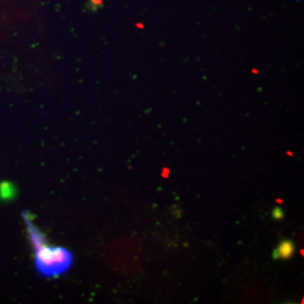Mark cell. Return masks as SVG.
Here are the masks:
<instances>
[{"label":"cell","instance_id":"6da1fadb","mask_svg":"<svg viewBox=\"0 0 304 304\" xmlns=\"http://www.w3.org/2000/svg\"><path fill=\"white\" fill-rule=\"evenodd\" d=\"M27 232L34 249V265L37 274L45 278H55L66 273L73 265V253L60 246H50L45 236L34 224L28 212L23 213Z\"/></svg>","mask_w":304,"mask_h":304},{"label":"cell","instance_id":"3957f363","mask_svg":"<svg viewBox=\"0 0 304 304\" xmlns=\"http://www.w3.org/2000/svg\"><path fill=\"white\" fill-rule=\"evenodd\" d=\"M17 195V189L14 184L9 181H1L0 183V200L9 202L13 200Z\"/></svg>","mask_w":304,"mask_h":304},{"label":"cell","instance_id":"7a4b0ae2","mask_svg":"<svg viewBox=\"0 0 304 304\" xmlns=\"http://www.w3.org/2000/svg\"><path fill=\"white\" fill-rule=\"evenodd\" d=\"M295 243L292 240H283L278 243L277 248L273 251V258L274 259H290L293 257L295 252Z\"/></svg>","mask_w":304,"mask_h":304},{"label":"cell","instance_id":"277c9868","mask_svg":"<svg viewBox=\"0 0 304 304\" xmlns=\"http://www.w3.org/2000/svg\"><path fill=\"white\" fill-rule=\"evenodd\" d=\"M272 215H273V217L275 220H283V217H284V211L282 209H279V207H276V209L273 210Z\"/></svg>","mask_w":304,"mask_h":304},{"label":"cell","instance_id":"5b68a950","mask_svg":"<svg viewBox=\"0 0 304 304\" xmlns=\"http://www.w3.org/2000/svg\"><path fill=\"white\" fill-rule=\"evenodd\" d=\"M90 2L93 3V8H97L102 5V0H90Z\"/></svg>","mask_w":304,"mask_h":304}]
</instances>
